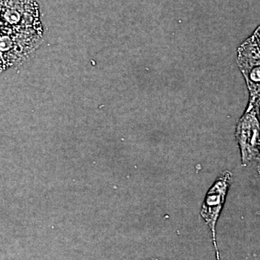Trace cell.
I'll list each match as a JSON object with an SVG mask.
<instances>
[{"mask_svg": "<svg viewBox=\"0 0 260 260\" xmlns=\"http://www.w3.org/2000/svg\"><path fill=\"white\" fill-rule=\"evenodd\" d=\"M259 104L250 102L247 110L239 119L236 137L243 167H246L259 158Z\"/></svg>", "mask_w": 260, "mask_h": 260, "instance_id": "3", "label": "cell"}, {"mask_svg": "<svg viewBox=\"0 0 260 260\" xmlns=\"http://www.w3.org/2000/svg\"><path fill=\"white\" fill-rule=\"evenodd\" d=\"M42 37L37 0H0V73L25 60Z\"/></svg>", "mask_w": 260, "mask_h": 260, "instance_id": "1", "label": "cell"}, {"mask_svg": "<svg viewBox=\"0 0 260 260\" xmlns=\"http://www.w3.org/2000/svg\"><path fill=\"white\" fill-rule=\"evenodd\" d=\"M150 260H159V259H150Z\"/></svg>", "mask_w": 260, "mask_h": 260, "instance_id": "5", "label": "cell"}, {"mask_svg": "<svg viewBox=\"0 0 260 260\" xmlns=\"http://www.w3.org/2000/svg\"><path fill=\"white\" fill-rule=\"evenodd\" d=\"M233 181L232 173L222 172L208 189L200 210V215L211 232L216 259L220 258L216 239V225L223 210L229 188Z\"/></svg>", "mask_w": 260, "mask_h": 260, "instance_id": "2", "label": "cell"}, {"mask_svg": "<svg viewBox=\"0 0 260 260\" xmlns=\"http://www.w3.org/2000/svg\"><path fill=\"white\" fill-rule=\"evenodd\" d=\"M216 260H220V258H218V259H216Z\"/></svg>", "mask_w": 260, "mask_h": 260, "instance_id": "4", "label": "cell"}]
</instances>
